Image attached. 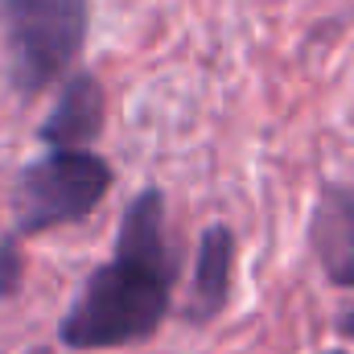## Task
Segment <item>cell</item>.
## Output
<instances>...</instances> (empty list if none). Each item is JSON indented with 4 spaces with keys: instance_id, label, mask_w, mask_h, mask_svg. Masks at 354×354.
Returning <instances> with one entry per match:
<instances>
[{
    "instance_id": "cell-1",
    "label": "cell",
    "mask_w": 354,
    "mask_h": 354,
    "mask_svg": "<svg viewBox=\"0 0 354 354\" xmlns=\"http://www.w3.org/2000/svg\"><path fill=\"white\" fill-rule=\"evenodd\" d=\"M174 284L177 252L165 231V194L149 185L124 206L115 256L83 280L79 297L58 322V342L71 351L149 342L174 309Z\"/></svg>"
},
{
    "instance_id": "cell-2",
    "label": "cell",
    "mask_w": 354,
    "mask_h": 354,
    "mask_svg": "<svg viewBox=\"0 0 354 354\" xmlns=\"http://www.w3.org/2000/svg\"><path fill=\"white\" fill-rule=\"evenodd\" d=\"M0 29L8 46V79L17 95L33 99L79 62L91 0H0Z\"/></svg>"
},
{
    "instance_id": "cell-3",
    "label": "cell",
    "mask_w": 354,
    "mask_h": 354,
    "mask_svg": "<svg viewBox=\"0 0 354 354\" xmlns=\"http://www.w3.org/2000/svg\"><path fill=\"white\" fill-rule=\"evenodd\" d=\"M111 189V165L91 149H50L29 161L12 185L17 235H46L83 223Z\"/></svg>"
},
{
    "instance_id": "cell-4",
    "label": "cell",
    "mask_w": 354,
    "mask_h": 354,
    "mask_svg": "<svg viewBox=\"0 0 354 354\" xmlns=\"http://www.w3.org/2000/svg\"><path fill=\"white\" fill-rule=\"evenodd\" d=\"M309 252L322 276L338 288H354V185L351 181H322L313 210H309Z\"/></svg>"
},
{
    "instance_id": "cell-5",
    "label": "cell",
    "mask_w": 354,
    "mask_h": 354,
    "mask_svg": "<svg viewBox=\"0 0 354 354\" xmlns=\"http://www.w3.org/2000/svg\"><path fill=\"white\" fill-rule=\"evenodd\" d=\"M235 264H239L235 231L227 223H210L198 235L194 276H189V292H185V309H181V317L189 326H210L214 317L227 313L231 292H235Z\"/></svg>"
},
{
    "instance_id": "cell-6",
    "label": "cell",
    "mask_w": 354,
    "mask_h": 354,
    "mask_svg": "<svg viewBox=\"0 0 354 354\" xmlns=\"http://www.w3.org/2000/svg\"><path fill=\"white\" fill-rule=\"evenodd\" d=\"M103 124H107L103 83L91 71H75L66 79L62 95L54 99V111L41 120L37 136L50 149H87V145H95L103 136Z\"/></svg>"
},
{
    "instance_id": "cell-7",
    "label": "cell",
    "mask_w": 354,
    "mask_h": 354,
    "mask_svg": "<svg viewBox=\"0 0 354 354\" xmlns=\"http://www.w3.org/2000/svg\"><path fill=\"white\" fill-rule=\"evenodd\" d=\"M25 280V252H21V235H4L0 239V301L17 297Z\"/></svg>"
},
{
    "instance_id": "cell-8",
    "label": "cell",
    "mask_w": 354,
    "mask_h": 354,
    "mask_svg": "<svg viewBox=\"0 0 354 354\" xmlns=\"http://www.w3.org/2000/svg\"><path fill=\"white\" fill-rule=\"evenodd\" d=\"M338 334H342L346 342H354V305H351V309H342V313H338Z\"/></svg>"
},
{
    "instance_id": "cell-9",
    "label": "cell",
    "mask_w": 354,
    "mask_h": 354,
    "mask_svg": "<svg viewBox=\"0 0 354 354\" xmlns=\"http://www.w3.org/2000/svg\"><path fill=\"white\" fill-rule=\"evenodd\" d=\"M29 354H54V351H50V346H33Z\"/></svg>"
},
{
    "instance_id": "cell-10",
    "label": "cell",
    "mask_w": 354,
    "mask_h": 354,
    "mask_svg": "<svg viewBox=\"0 0 354 354\" xmlns=\"http://www.w3.org/2000/svg\"><path fill=\"white\" fill-rule=\"evenodd\" d=\"M326 354H346V351H326Z\"/></svg>"
}]
</instances>
